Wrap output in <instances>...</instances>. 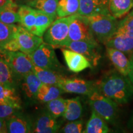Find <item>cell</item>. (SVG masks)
<instances>
[{"instance_id":"cell-1","label":"cell","mask_w":133,"mask_h":133,"mask_svg":"<svg viewBox=\"0 0 133 133\" xmlns=\"http://www.w3.org/2000/svg\"><path fill=\"white\" fill-rule=\"evenodd\" d=\"M97 86L103 95L117 104L128 102L133 95V84L130 79L119 73H114L105 76Z\"/></svg>"},{"instance_id":"cell-2","label":"cell","mask_w":133,"mask_h":133,"mask_svg":"<svg viewBox=\"0 0 133 133\" xmlns=\"http://www.w3.org/2000/svg\"><path fill=\"white\" fill-rule=\"evenodd\" d=\"M83 17L95 38L102 43L112 36L117 29L118 22L116 21V18L110 13Z\"/></svg>"},{"instance_id":"cell-3","label":"cell","mask_w":133,"mask_h":133,"mask_svg":"<svg viewBox=\"0 0 133 133\" xmlns=\"http://www.w3.org/2000/svg\"><path fill=\"white\" fill-rule=\"evenodd\" d=\"M0 57L8 64L16 81L33 71V65L30 55L21 51H9L0 48Z\"/></svg>"},{"instance_id":"cell-4","label":"cell","mask_w":133,"mask_h":133,"mask_svg":"<svg viewBox=\"0 0 133 133\" xmlns=\"http://www.w3.org/2000/svg\"><path fill=\"white\" fill-rule=\"evenodd\" d=\"M88 96L92 110H94L107 122L114 123L117 112V103L103 95L98 89L97 86Z\"/></svg>"},{"instance_id":"cell-5","label":"cell","mask_w":133,"mask_h":133,"mask_svg":"<svg viewBox=\"0 0 133 133\" xmlns=\"http://www.w3.org/2000/svg\"><path fill=\"white\" fill-rule=\"evenodd\" d=\"M73 15L59 17L51 24L43 36V42L50 45L64 47L69 41V29Z\"/></svg>"},{"instance_id":"cell-6","label":"cell","mask_w":133,"mask_h":133,"mask_svg":"<svg viewBox=\"0 0 133 133\" xmlns=\"http://www.w3.org/2000/svg\"><path fill=\"white\" fill-rule=\"evenodd\" d=\"M34 65L39 67L61 71L64 69L58 60L54 46L43 42L35 51L30 54Z\"/></svg>"},{"instance_id":"cell-7","label":"cell","mask_w":133,"mask_h":133,"mask_svg":"<svg viewBox=\"0 0 133 133\" xmlns=\"http://www.w3.org/2000/svg\"><path fill=\"white\" fill-rule=\"evenodd\" d=\"M69 41H86L97 43L84 17L78 13L73 15L69 29Z\"/></svg>"},{"instance_id":"cell-8","label":"cell","mask_w":133,"mask_h":133,"mask_svg":"<svg viewBox=\"0 0 133 133\" xmlns=\"http://www.w3.org/2000/svg\"><path fill=\"white\" fill-rule=\"evenodd\" d=\"M64 47L82 54L87 58L92 66L97 65L101 59L98 43L86 41H69Z\"/></svg>"},{"instance_id":"cell-9","label":"cell","mask_w":133,"mask_h":133,"mask_svg":"<svg viewBox=\"0 0 133 133\" xmlns=\"http://www.w3.org/2000/svg\"><path fill=\"white\" fill-rule=\"evenodd\" d=\"M64 92L88 96L97 87L93 81L74 78L63 77L57 84Z\"/></svg>"},{"instance_id":"cell-10","label":"cell","mask_w":133,"mask_h":133,"mask_svg":"<svg viewBox=\"0 0 133 133\" xmlns=\"http://www.w3.org/2000/svg\"><path fill=\"white\" fill-rule=\"evenodd\" d=\"M15 38L19 44L20 51L29 55L43 43V37L30 32L22 25H18Z\"/></svg>"},{"instance_id":"cell-11","label":"cell","mask_w":133,"mask_h":133,"mask_svg":"<svg viewBox=\"0 0 133 133\" xmlns=\"http://www.w3.org/2000/svg\"><path fill=\"white\" fill-rule=\"evenodd\" d=\"M106 47L115 48L124 54L133 53V33L116 31L112 36L105 41Z\"/></svg>"},{"instance_id":"cell-12","label":"cell","mask_w":133,"mask_h":133,"mask_svg":"<svg viewBox=\"0 0 133 133\" xmlns=\"http://www.w3.org/2000/svg\"><path fill=\"white\" fill-rule=\"evenodd\" d=\"M6 120L8 132L29 133L33 131V126L30 118L20 112L16 113Z\"/></svg>"},{"instance_id":"cell-13","label":"cell","mask_w":133,"mask_h":133,"mask_svg":"<svg viewBox=\"0 0 133 133\" xmlns=\"http://www.w3.org/2000/svg\"><path fill=\"white\" fill-rule=\"evenodd\" d=\"M65 61L69 69L74 73L81 72L92 66L87 58L69 49H61Z\"/></svg>"},{"instance_id":"cell-14","label":"cell","mask_w":133,"mask_h":133,"mask_svg":"<svg viewBox=\"0 0 133 133\" xmlns=\"http://www.w3.org/2000/svg\"><path fill=\"white\" fill-rule=\"evenodd\" d=\"M109 0H79L78 14L89 16L97 14H107L109 12Z\"/></svg>"},{"instance_id":"cell-15","label":"cell","mask_w":133,"mask_h":133,"mask_svg":"<svg viewBox=\"0 0 133 133\" xmlns=\"http://www.w3.org/2000/svg\"><path fill=\"white\" fill-rule=\"evenodd\" d=\"M60 124L57 118L50 114L49 111L43 112L38 117L33 129V132L54 133L57 132Z\"/></svg>"},{"instance_id":"cell-16","label":"cell","mask_w":133,"mask_h":133,"mask_svg":"<svg viewBox=\"0 0 133 133\" xmlns=\"http://www.w3.org/2000/svg\"><path fill=\"white\" fill-rule=\"evenodd\" d=\"M106 52L108 57L115 68L122 75L128 76L129 69V59L123 52L115 48L107 47Z\"/></svg>"},{"instance_id":"cell-17","label":"cell","mask_w":133,"mask_h":133,"mask_svg":"<svg viewBox=\"0 0 133 133\" xmlns=\"http://www.w3.org/2000/svg\"><path fill=\"white\" fill-rule=\"evenodd\" d=\"M21 88L25 96L28 99L35 98L42 82L33 71L29 73L21 80Z\"/></svg>"},{"instance_id":"cell-18","label":"cell","mask_w":133,"mask_h":133,"mask_svg":"<svg viewBox=\"0 0 133 133\" xmlns=\"http://www.w3.org/2000/svg\"><path fill=\"white\" fill-rule=\"evenodd\" d=\"M19 6L14 0H8L4 6L0 8V22L6 24L20 22L18 14Z\"/></svg>"},{"instance_id":"cell-19","label":"cell","mask_w":133,"mask_h":133,"mask_svg":"<svg viewBox=\"0 0 133 133\" xmlns=\"http://www.w3.org/2000/svg\"><path fill=\"white\" fill-rule=\"evenodd\" d=\"M109 131L110 129L107 124V121L98 115L94 110H92L90 118L86 124V129L83 132L107 133Z\"/></svg>"},{"instance_id":"cell-20","label":"cell","mask_w":133,"mask_h":133,"mask_svg":"<svg viewBox=\"0 0 133 133\" xmlns=\"http://www.w3.org/2000/svg\"><path fill=\"white\" fill-rule=\"evenodd\" d=\"M63 91L59 86L54 84L42 83L38 89L36 99L41 103H47L61 96Z\"/></svg>"},{"instance_id":"cell-21","label":"cell","mask_w":133,"mask_h":133,"mask_svg":"<svg viewBox=\"0 0 133 133\" xmlns=\"http://www.w3.org/2000/svg\"><path fill=\"white\" fill-rule=\"evenodd\" d=\"M18 14L21 25L33 33L36 22V9L29 5H21L18 10Z\"/></svg>"},{"instance_id":"cell-22","label":"cell","mask_w":133,"mask_h":133,"mask_svg":"<svg viewBox=\"0 0 133 133\" xmlns=\"http://www.w3.org/2000/svg\"><path fill=\"white\" fill-rule=\"evenodd\" d=\"M33 71L42 83L44 84L57 85L61 79L64 77L59 71L44 69L35 65L33 66Z\"/></svg>"},{"instance_id":"cell-23","label":"cell","mask_w":133,"mask_h":133,"mask_svg":"<svg viewBox=\"0 0 133 133\" xmlns=\"http://www.w3.org/2000/svg\"><path fill=\"white\" fill-rule=\"evenodd\" d=\"M83 107L79 97L66 99V105L63 115L66 120L71 121L79 119L82 115Z\"/></svg>"},{"instance_id":"cell-24","label":"cell","mask_w":133,"mask_h":133,"mask_svg":"<svg viewBox=\"0 0 133 133\" xmlns=\"http://www.w3.org/2000/svg\"><path fill=\"white\" fill-rule=\"evenodd\" d=\"M109 12L113 16L120 18L133 8V0H109Z\"/></svg>"},{"instance_id":"cell-25","label":"cell","mask_w":133,"mask_h":133,"mask_svg":"<svg viewBox=\"0 0 133 133\" xmlns=\"http://www.w3.org/2000/svg\"><path fill=\"white\" fill-rule=\"evenodd\" d=\"M56 18L43 11L36 9V22L33 33L40 37L47 30L49 26L54 21Z\"/></svg>"},{"instance_id":"cell-26","label":"cell","mask_w":133,"mask_h":133,"mask_svg":"<svg viewBox=\"0 0 133 133\" xmlns=\"http://www.w3.org/2000/svg\"><path fill=\"white\" fill-rule=\"evenodd\" d=\"M58 1L59 0H31L27 5L56 18Z\"/></svg>"},{"instance_id":"cell-27","label":"cell","mask_w":133,"mask_h":133,"mask_svg":"<svg viewBox=\"0 0 133 133\" xmlns=\"http://www.w3.org/2000/svg\"><path fill=\"white\" fill-rule=\"evenodd\" d=\"M79 9V0H59L57 16L64 17L76 14Z\"/></svg>"},{"instance_id":"cell-28","label":"cell","mask_w":133,"mask_h":133,"mask_svg":"<svg viewBox=\"0 0 133 133\" xmlns=\"http://www.w3.org/2000/svg\"><path fill=\"white\" fill-rule=\"evenodd\" d=\"M18 25L6 24L0 22V48H3L8 42L14 39Z\"/></svg>"},{"instance_id":"cell-29","label":"cell","mask_w":133,"mask_h":133,"mask_svg":"<svg viewBox=\"0 0 133 133\" xmlns=\"http://www.w3.org/2000/svg\"><path fill=\"white\" fill-rule=\"evenodd\" d=\"M46 107L50 114L56 118L63 116L66 109V99L61 96L46 103Z\"/></svg>"},{"instance_id":"cell-30","label":"cell","mask_w":133,"mask_h":133,"mask_svg":"<svg viewBox=\"0 0 133 133\" xmlns=\"http://www.w3.org/2000/svg\"><path fill=\"white\" fill-rule=\"evenodd\" d=\"M16 81L11 68L0 57V84L15 88Z\"/></svg>"},{"instance_id":"cell-31","label":"cell","mask_w":133,"mask_h":133,"mask_svg":"<svg viewBox=\"0 0 133 133\" xmlns=\"http://www.w3.org/2000/svg\"><path fill=\"white\" fill-rule=\"evenodd\" d=\"M0 102L21 104L20 97L17 95L15 88L0 84Z\"/></svg>"},{"instance_id":"cell-32","label":"cell","mask_w":133,"mask_h":133,"mask_svg":"<svg viewBox=\"0 0 133 133\" xmlns=\"http://www.w3.org/2000/svg\"><path fill=\"white\" fill-rule=\"evenodd\" d=\"M21 104L0 102V118L6 119L21 111Z\"/></svg>"},{"instance_id":"cell-33","label":"cell","mask_w":133,"mask_h":133,"mask_svg":"<svg viewBox=\"0 0 133 133\" xmlns=\"http://www.w3.org/2000/svg\"><path fill=\"white\" fill-rule=\"evenodd\" d=\"M60 132L64 133H81L83 132V123L81 120L69 121L64 127H63Z\"/></svg>"},{"instance_id":"cell-34","label":"cell","mask_w":133,"mask_h":133,"mask_svg":"<svg viewBox=\"0 0 133 133\" xmlns=\"http://www.w3.org/2000/svg\"><path fill=\"white\" fill-rule=\"evenodd\" d=\"M116 31L133 33V16L128 14L124 19L118 22Z\"/></svg>"},{"instance_id":"cell-35","label":"cell","mask_w":133,"mask_h":133,"mask_svg":"<svg viewBox=\"0 0 133 133\" xmlns=\"http://www.w3.org/2000/svg\"><path fill=\"white\" fill-rule=\"evenodd\" d=\"M128 76L133 84V53L131 54V57L129 58V69Z\"/></svg>"},{"instance_id":"cell-36","label":"cell","mask_w":133,"mask_h":133,"mask_svg":"<svg viewBox=\"0 0 133 133\" xmlns=\"http://www.w3.org/2000/svg\"><path fill=\"white\" fill-rule=\"evenodd\" d=\"M8 132L6 120L4 118H0V133Z\"/></svg>"},{"instance_id":"cell-37","label":"cell","mask_w":133,"mask_h":133,"mask_svg":"<svg viewBox=\"0 0 133 133\" xmlns=\"http://www.w3.org/2000/svg\"><path fill=\"white\" fill-rule=\"evenodd\" d=\"M128 127L131 131H133V112L132 114L131 115L130 118L129 119L128 123Z\"/></svg>"},{"instance_id":"cell-38","label":"cell","mask_w":133,"mask_h":133,"mask_svg":"<svg viewBox=\"0 0 133 133\" xmlns=\"http://www.w3.org/2000/svg\"><path fill=\"white\" fill-rule=\"evenodd\" d=\"M17 4H22V3H26L27 4L31 0H14Z\"/></svg>"},{"instance_id":"cell-39","label":"cell","mask_w":133,"mask_h":133,"mask_svg":"<svg viewBox=\"0 0 133 133\" xmlns=\"http://www.w3.org/2000/svg\"><path fill=\"white\" fill-rule=\"evenodd\" d=\"M8 0H0V8L2 7L4 5L7 3Z\"/></svg>"},{"instance_id":"cell-40","label":"cell","mask_w":133,"mask_h":133,"mask_svg":"<svg viewBox=\"0 0 133 133\" xmlns=\"http://www.w3.org/2000/svg\"><path fill=\"white\" fill-rule=\"evenodd\" d=\"M129 14H131V15H132V16H133V10H132V11H131V12L130 13H129Z\"/></svg>"},{"instance_id":"cell-41","label":"cell","mask_w":133,"mask_h":133,"mask_svg":"<svg viewBox=\"0 0 133 133\" xmlns=\"http://www.w3.org/2000/svg\"></svg>"}]
</instances>
